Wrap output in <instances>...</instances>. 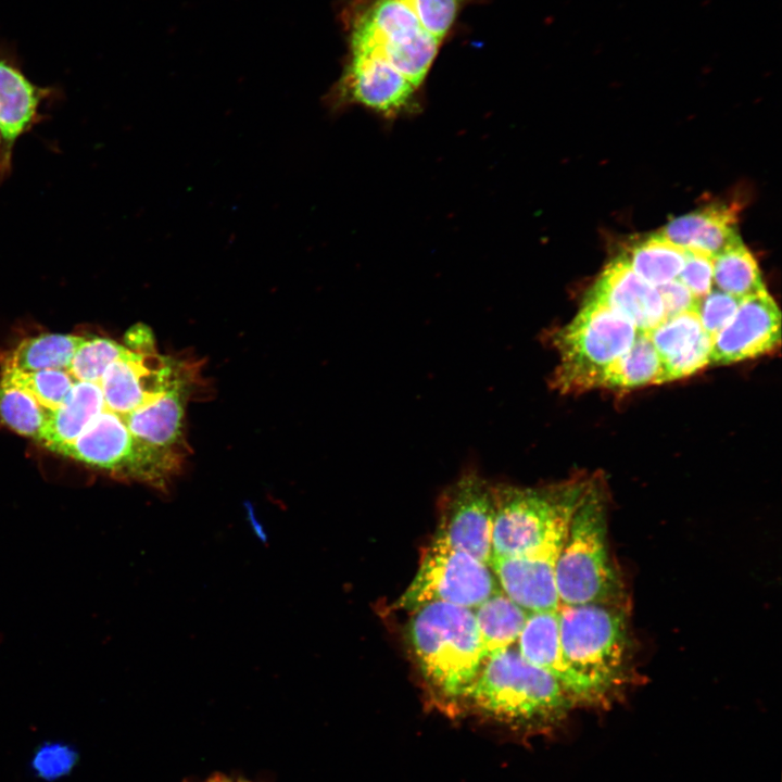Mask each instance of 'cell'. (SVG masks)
Listing matches in <instances>:
<instances>
[{
  "mask_svg": "<svg viewBox=\"0 0 782 782\" xmlns=\"http://www.w3.org/2000/svg\"><path fill=\"white\" fill-rule=\"evenodd\" d=\"M467 0H342L345 61L377 65L415 89Z\"/></svg>",
  "mask_w": 782,
  "mask_h": 782,
  "instance_id": "1",
  "label": "cell"
},
{
  "mask_svg": "<svg viewBox=\"0 0 782 782\" xmlns=\"http://www.w3.org/2000/svg\"><path fill=\"white\" fill-rule=\"evenodd\" d=\"M407 638L437 703L452 712L464 709L485 659L474 609L442 602L420 605L411 610Z\"/></svg>",
  "mask_w": 782,
  "mask_h": 782,
  "instance_id": "2",
  "label": "cell"
},
{
  "mask_svg": "<svg viewBox=\"0 0 782 782\" xmlns=\"http://www.w3.org/2000/svg\"><path fill=\"white\" fill-rule=\"evenodd\" d=\"M577 707L553 676L527 661L513 646L484 659L464 709L532 733L556 727Z\"/></svg>",
  "mask_w": 782,
  "mask_h": 782,
  "instance_id": "3",
  "label": "cell"
},
{
  "mask_svg": "<svg viewBox=\"0 0 782 782\" xmlns=\"http://www.w3.org/2000/svg\"><path fill=\"white\" fill-rule=\"evenodd\" d=\"M591 479L543 487L493 484L492 556H522L563 546L570 518Z\"/></svg>",
  "mask_w": 782,
  "mask_h": 782,
  "instance_id": "4",
  "label": "cell"
},
{
  "mask_svg": "<svg viewBox=\"0 0 782 782\" xmlns=\"http://www.w3.org/2000/svg\"><path fill=\"white\" fill-rule=\"evenodd\" d=\"M555 580L562 605H620L622 601V582L608 550L606 499L593 480L570 518Z\"/></svg>",
  "mask_w": 782,
  "mask_h": 782,
  "instance_id": "5",
  "label": "cell"
},
{
  "mask_svg": "<svg viewBox=\"0 0 782 782\" xmlns=\"http://www.w3.org/2000/svg\"><path fill=\"white\" fill-rule=\"evenodd\" d=\"M559 640L569 667L609 704L629 679V639L621 605L558 606Z\"/></svg>",
  "mask_w": 782,
  "mask_h": 782,
  "instance_id": "6",
  "label": "cell"
},
{
  "mask_svg": "<svg viewBox=\"0 0 782 782\" xmlns=\"http://www.w3.org/2000/svg\"><path fill=\"white\" fill-rule=\"evenodd\" d=\"M636 335L629 320L588 294L573 319L553 337L559 356L554 387L564 393L598 388L606 369L631 348Z\"/></svg>",
  "mask_w": 782,
  "mask_h": 782,
  "instance_id": "7",
  "label": "cell"
},
{
  "mask_svg": "<svg viewBox=\"0 0 782 782\" xmlns=\"http://www.w3.org/2000/svg\"><path fill=\"white\" fill-rule=\"evenodd\" d=\"M499 591L489 565L433 537L396 606L411 611L427 603L442 602L475 609Z\"/></svg>",
  "mask_w": 782,
  "mask_h": 782,
  "instance_id": "8",
  "label": "cell"
},
{
  "mask_svg": "<svg viewBox=\"0 0 782 782\" xmlns=\"http://www.w3.org/2000/svg\"><path fill=\"white\" fill-rule=\"evenodd\" d=\"M493 518V484L469 469L443 491L433 537L490 566Z\"/></svg>",
  "mask_w": 782,
  "mask_h": 782,
  "instance_id": "9",
  "label": "cell"
},
{
  "mask_svg": "<svg viewBox=\"0 0 782 782\" xmlns=\"http://www.w3.org/2000/svg\"><path fill=\"white\" fill-rule=\"evenodd\" d=\"M55 453L122 478L147 483L139 446L121 415L104 409Z\"/></svg>",
  "mask_w": 782,
  "mask_h": 782,
  "instance_id": "10",
  "label": "cell"
},
{
  "mask_svg": "<svg viewBox=\"0 0 782 782\" xmlns=\"http://www.w3.org/2000/svg\"><path fill=\"white\" fill-rule=\"evenodd\" d=\"M781 341V313L766 290L741 300L731 321L714 338L710 364H733L772 352Z\"/></svg>",
  "mask_w": 782,
  "mask_h": 782,
  "instance_id": "11",
  "label": "cell"
},
{
  "mask_svg": "<svg viewBox=\"0 0 782 782\" xmlns=\"http://www.w3.org/2000/svg\"><path fill=\"white\" fill-rule=\"evenodd\" d=\"M557 609L529 613L516 648L527 661L553 676L579 707L607 705L600 693L565 660Z\"/></svg>",
  "mask_w": 782,
  "mask_h": 782,
  "instance_id": "12",
  "label": "cell"
},
{
  "mask_svg": "<svg viewBox=\"0 0 782 782\" xmlns=\"http://www.w3.org/2000/svg\"><path fill=\"white\" fill-rule=\"evenodd\" d=\"M562 546L522 556H492L490 567L501 590L529 613L559 606L555 569Z\"/></svg>",
  "mask_w": 782,
  "mask_h": 782,
  "instance_id": "13",
  "label": "cell"
},
{
  "mask_svg": "<svg viewBox=\"0 0 782 782\" xmlns=\"http://www.w3.org/2000/svg\"><path fill=\"white\" fill-rule=\"evenodd\" d=\"M589 295L648 333L666 319L657 288L640 278L620 254L609 262Z\"/></svg>",
  "mask_w": 782,
  "mask_h": 782,
  "instance_id": "14",
  "label": "cell"
},
{
  "mask_svg": "<svg viewBox=\"0 0 782 782\" xmlns=\"http://www.w3.org/2000/svg\"><path fill=\"white\" fill-rule=\"evenodd\" d=\"M647 335L661 361L663 383L710 364L712 339L703 330L695 310L666 318Z\"/></svg>",
  "mask_w": 782,
  "mask_h": 782,
  "instance_id": "15",
  "label": "cell"
},
{
  "mask_svg": "<svg viewBox=\"0 0 782 782\" xmlns=\"http://www.w3.org/2000/svg\"><path fill=\"white\" fill-rule=\"evenodd\" d=\"M668 241L685 250L715 257L742 242L736 210L723 204L672 218L659 231Z\"/></svg>",
  "mask_w": 782,
  "mask_h": 782,
  "instance_id": "16",
  "label": "cell"
},
{
  "mask_svg": "<svg viewBox=\"0 0 782 782\" xmlns=\"http://www.w3.org/2000/svg\"><path fill=\"white\" fill-rule=\"evenodd\" d=\"M54 89L33 84L16 61L0 51V131L13 150L15 141L42 119L41 103Z\"/></svg>",
  "mask_w": 782,
  "mask_h": 782,
  "instance_id": "17",
  "label": "cell"
},
{
  "mask_svg": "<svg viewBox=\"0 0 782 782\" xmlns=\"http://www.w3.org/2000/svg\"><path fill=\"white\" fill-rule=\"evenodd\" d=\"M105 408L99 383L75 381L64 401L49 411L39 442L56 452L76 439L87 424Z\"/></svg>",
  "mask_w": 782,
  "mask_h": 782,
  "instance_id": "18",
  "label": "cell"
},
{
  "mask_svg": "<svg viewBox=\"0 0 782 782\" xmlns=\"http://www.w3.org/2000/svg\"><path fill=\"white\" fill-rule=\"evenodd\" d=\"M484 658L516 645L529 611L502 590L474 609Z\"/></svg>",
  "mask_w": 782,
  "mask_h": 782,
  "instance_id": "19",
  "label": "cell"
},
{
  "mask_svg": "<svg viewBox=\"0 0 782 782\" xmlns=\"http://www.w3.org/2000/svg\"><path fill=\"white\" fill-rule=\"evenodd\" d=\"M86 338L76 335L43 333L21 341L1 357L2 368L23 371L68 369L77 348Z\"/></svg>",
  "mask_w": 782,
  "mask_h": 782,
  "instance_id": "20",
  "label": "cell"
},
{
  "mask_svg": "<svg viewBox=\"0 0 782 782\" xmlns=\"http://www.w3.org/2000/svg\"><path fill=\"white\" fill-rule=\"evenodd\" d=\"M621 255L640 278L657 288L678 278L685 251L658 232L634 241Z\"/></svg>",
  "mask_w": 782,
  "mask_h": 782,
  "instance_id": "21",
  "label": "cell"
},
{
  "mask_svg": "<svg viewBox=\"0 0 782 782\" xmlns=\"http://www.w3.org/2000/svg\"><path fill=\"white\" fill-rule=\"evenodd\" d=\"M661 380L660 357L648 335L638 332L631 348L606 369L598 388L627 390Z\"/></svg>",
  "mask_w": 782,
  "mask_h": 782,
  "instance_id": "22",
  "label": "cell"
},
{
  "mask_svg": "<svg viewBox=\"0 0 782 782\" xmlns=\"http://www.w3.org/2000/svg\"><path fill=\"white\" fill-rule=\"evenodd\" d=\"M712 287L739 300L767 290L758 264L743 242L712 258Z\"/></svg>",
  "mask_w": 782,
  "mask_h": 782,
  "instance_id": "23",
  "label": "cell"
},
{
  "mask_svg": "<svg viewBox=\"0 0 782 782\" xmlns=\"http://www.w3.org/2000/svg\"><path fill=\"white\" fill-rule=\"evenodd\" d=\"M48 413L26 391L0 382V425L39 442Z\"/></svg>",
  "mask_w": 782,
  "mask_h": 782,
  "instance_id": "24",
  "label": "cell"
},
{
  "mask_svg": "<svg viewBox=\"0 0 782 782\" xmlns=\"http://www.w3.org/2000/svg\"><path fill=\"white\" fill-rule=\"evenodd\" d=\"M75 381L66 369L23 371L2 368L0 378V382L29 393L48 411L56 408L64 401Z\"/></svg>",
  "mask_w": 782,
  "mask_h": 782,
  "instance_id": "25",
  "label": "cell"
},
{
  "mask_svg": "<svg viewBox=\"0 0 782 782\" xmlns=\"http://www.w3.org/2000/svg\"><path fill=\"white\" fill-rule=\"evenodd\" d=\"M127 350L126 344L108 338L85 339L68 367L76 381L99 383L106 367Z\"/></svg>",
  "mask_w": 782,
  "mask_h": 782,
  "instance_id": "26",
  "label": "cell"
},
{
  "mask_svg": "<svg viewBox=\"0 0 782 782\" xmlns=\"http://www.w3.org/2000/svg\"><path fill=\"white\" fill-rule=\"evenodd\" d=\"M740 302L714 287L698 300L696 312L702 328L712 340L731 321Z\"/></svg>",
  "mask_w": 782,
  "mask_h": 782,
  "instance_id": "27",
  "label": "cell"
},
{
  "mask_svg": "<svg viewBox=\"0 0 782 782\" xmlns=\"http://www.w3.org/2000/svg\"><path fill=\"white\" fill-rule=\"evenodd\" d=\"M77 761V753L63 743H45L38 747L31 760L34 772L46 781H54L68 774Z\"/></svg>",
  "mask_w": 782,
  "mask_h": 782,
  "instance_id": "28",
  "label": "cell"
},
{
  "mask_svg": "<svg viewBox=\"0 0 782 782\" xmlns=\"http://www.w3.org/2000/svg\"><path fill=\"white\" fill-rule=\"evenodd\" d=\"M712 258L704 253L685 251L684 263L677 279L697 300L712 289Z\"/></svg>",
  "mask_w": 782,
  "mask_h": 782,
  "instance_id": "29",
  "label": "cell"
},
{
  "mask_svg": "<svg viewBox=\"0 0 782 782\" xmlns=\"http://www.w3.org/2000/svg\"><path fill=\"white\" fill-rule=\"evenodd\" d=\"M666 318L697 308L698 300L678 279L657 287Z\"/></svg>",
  "mask_w": 782,
  "mask_h": 782,
  "instance_id": "30",
  "label": "cell"
},
{
  "mask_svg": "<svg viewBox=\"0 0 782 782\" xmlns=\"http://www.w3.org/2000/svg\"><path fill=\"white\" fill-rule=\"evenodd\" d=\"M12 150L7 146L0 131V182H2L11 171Z\"/></svg>",
  "mask_w": 782,
  "mask_h": 782,
  "instance_id": "31",
  "label": "cell"
},
{
  "mask_svg": "<svg viewBox=\"0 0 782 782\" xmlns=\"http://www.w3.org/2000/svg\"><path fill=\"white\" fill-rule=\"evenodd\" d=\"M203 782H232V780L223 773H215L205 779Z\"/></svg>",
  "mask_w": 782,
  "mask_h": 782,
  "instance_id": "32",
  "label": "cell"
},
{
  "mask_svg": "<svg viewBox=\"0 0 782 782\" xmlns=\"http://www.w3.org/2000/svg\"><path fill=\"white\" fill-rule=\"evenodd\" d=\"M232 782H250V781L243 780V779H239V780H236V781L232 780Z\"/></svg>",
  "mask_w": 782,
  "mask_h": 782,
  "instance_id": "33",
  "label": "cell"
}]
</instances>
